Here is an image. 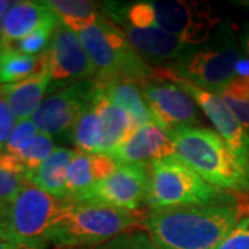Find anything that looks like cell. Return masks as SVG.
Wrapping results in <instances>:
<instances>
[{"label":"cell","instance_id":"cell-2","mask_svg":"<svg viewBox=\"0 0 249 249\" xmlns=\"http://www.w3.org/2000/svg\"><path fill=\"white\" fill-rule=\"evenodd\" d=\"M100 9L118 27L158 28L176 36L187 46L205 42L211 36L214 25L220 21L213 7L204 1H106L100 4Z\"/></svg>","mask_w":249,"mask_h":249},{"label":"cell","instance_id":"cell-34","mask_svg":"<svg viewBox=\"0 0 249 249\" xmlns=\"http://www.w3.org/2000/svg\"><path fill=\"white\" fill-rule=\"evenodd\" d=\"M235 73L240 78H249V57L242 55L235 67Z\"/></svg>","mask_w":249,"mask_h":249},{"label":"cell","instance_id":"cell-6","mask_svg":"<svg viewBox=\"0 0 249 249\" xmlns=\"http://www.w3.org/2000/svg\"><path fill=\"white\" fill-rule=\"evenodd\" d=\"M67 204L28 183L16 198L0 204V227L27 249H46Z\"/></svg>","mask_w":249,"mask_h":249},{"label":"cell","instance_id":"cell-1","mask_svg":"<svg viewBox=\"0 0 249 249\" xmlns=\"http://www.w3.org/2000/svg\"><path fill=\"white\" fill-rule=\"evenodd\" d=\"M242 216V202L186 205L150 211L144 227L162 249H216Z\"/></svg>","mask_w":249,"mask_h":249},{"label":"cell","instance_id":"cell-5","mask_svg":"<svg viewBox=\"0 0 249 249\" xmlns=\"http://www.w3.org/2000/svg\"><path fill=\"white\" fill-rule=\"evenodd\" d=\"M230 198L231 196L209 184L176 154L148 163L145 204L150 211L214 204Z\"/></svg>","mask_w":249,"mask_h":249},{"label":"cell","instance_id":"cell-9","mask_svg":"<svg viewBox=\"0 0 249 249\" xmlns=\"http://www.w3.org/2000/svg\"><path fill=\"white\" fill-rule=\"evenodd\" d=\"M244 54L234 45L206 47L190 52L173 67H168L178 78L205 90L220 94L237 73L235 67Z\"/></svg>","mask_w":249,"mask_h":249},{"label":"cell","instance_id":"cell-13","mask_svg":"<svg viewBox=\"0 0 249 249\" xmlns=\"http://www.w3.org/2000/svg\"><path fill=\"white\" fill-rule=\"evenodd\" d=\"M140 88L152 119L169 136L187 127H196V101L178 85L152 76Z\"/></svg>","mask_w":249,"mask_h":249},{"label":"cell","instance_id":"cell-28","mask_svg":"<svg viewBox=\"0 0 249 249\" xmlns=\"http://www.w3.org/2000/svg\"><path fill=\"white\" fill-rule=\"evenodd\" d=\"M94 249H162L155 244L148 234L142 231H130L121 234Z\"/></svg>","mask_w":249,"mask_h":249},{"label":"cell","instance_id":"cell-7","mask_svg":"<svg viewBox=\"0 0 249 249\" xmlns=\"http://www.w3.org/2000/svg\"><path fill=\"white\" fill-rule=\"evenodd\" d=\"M91 62L97 68V79L124 76L140 86L152 78L154 68L140 57L121 28L106 16L93 27L78 34Z\"/></svg>","mask_w":249,"mask_h":249},{"label":"cell","instance_id":"cell-20","mask_svg":"<svg viewBox=\"0 0 249 249\" xmlns=\"http://www.w3.org/2000/svg\"><path fill=\"white\" fill-rule=\"evenodd\" d=\"M98 89L101 90L115 106L126 111L134 121L137 129L142 124L154 121L147 103L142 96L140 85L133 79L124 76H112L106 79H97Z\"/></svg>","mask_w":249,"mask_h":249},{"label":"cell","instance_id":"cell-33","mask_svg":"<svg viewBox=\"0 0 249 249\" xmlns=\"http://www.w3.org/2000/svg\"><path fill=\"white\" fill-rule=\"evenodd\" d=\"M0 249H27L14 240L3 227H0Z\"/></svg>","mask_w":249,"mask_h":249},{"label":"cell","instance_id":"cell-29","mask_svg":"<svg viewBox=\"0 0 249 249\" xmlns=\"http://www.w3.org/2000/svg\"><path fill=\"white\" fill-rule=\"evenodd\" d=\"M244 216L216 249H249V202L242 204Z\"/></svg>","mask_w":249,"mask_h":249},{"label":"cell","instance_id":"cell-19","mask_svg":"<svg viewBox=\"0 0 249 249\" xmlns=\"http://www.w3.org/2000/svg\"><path fill=\"white\" fill-rule=\"evenodd\" d=\"M97 85V83H96ZM93 104L97 109L101 127H103V152L104 155H111L122 142L137 129L134 121L122 108L115 106L109 98L96 89Z\"/></svg>","mask_w":249,"mask_h":249},{"label":"cell","instance_id":"cell-15","mask_svg":"<svg viewBox=\"0 0 249 249\" xmlns=\"http://www.w3.org/2000/svg\"><path fill=\"white\" fill-rule=\"evenodd\" d=\"M60 24L57 16L47 1H13L3 21V34L0 45H13L27 37L39 28Z\"/></svg>","mask_w":249,"mask_h":249},{"label":"cell","instance_id":"cell-18","mask_svg":"<svg viewBox=\"0 0 249 249\" xmlns=\"http://www.w3.org/2000/svg\"><path fill=\"white\" fill-rule=\"evenodd\" d=\"M40 58L42 67L32 76L18 83L1 86V93L7 100L17 121L32 119L31 116H34L37 111L39 106L45 100L46 91L52 85V76L42 54Z\"/></svg>","mask_w":249,"mask_h":249},{"label":"cell","instance_id":"cell-36","mask_svg":"<svg viewBox=\"0 0 249 249\" xmlns=\"http://www.w3.org/2000/svg\"><path fill=\"white\" fill-rule=\"evenodd\" d=\"M241 45H242V49L244 52L247 53V55L249 57V25L245 27L242 35H241Z\"/></svg>","mask_w":249,"mask_h":249},{"label":"cell","instance_id":"cell-3","mask_svg":"<svg viewBox=\"0 0 249 249\" xmlns=\"http://www.w3.org/2000/svg\"><path fill=\"white\" fill-rule=\"evenodd\" d=\"M147 212L103 205L68 202L50 232L49 244L58 249L98 247L145 222Z\"/></svg>","mask_w":249,"mask_h":249},{"label":"cell","instance_id":"cell-12","mask_svg":"<svg viewBox=\"0 0 249 249\" xmlns=\"http://www.w3.org/2000/svg\"><path fill=\"white\" fill-rule=\"evenodd\" d=\"M42 55L52 76V90L93 79L97 75V68L80 43L78 34L62 24L54 29L52 43Z\"/></svg>","mask_w":249,"mask_h":249},{"label":"cell","instance_id":"cell-27","mask_svg":"<svg viewBox=\"0 0 249 249\" xmlns=\"http://www.w3.org/2000/svg\"><path fill=\"white\" fill-rule=\"evenodd\" d=\"M55 28L57 27H53V25L39 28L37 31L32 32L31 35L13 43L11 46L17 49L18 52L28 54V55H40L42 53H45L52 43V37H53Z\"/></svg>","mask_w":249,"mask_h":249},{"label":"cell","instance_id":"cell-4","mask_svg":"<svg viewBox=\"0 0 249 249\" xmlns=\"http://www.w3.org/2000/svg\"><path fill=\"white\" fill-rule=\"evenodd\" d=\"M170 137L176 155L209 184L219 190L249 193V170L217 132L205 127H187Z\"/></svg>","mask_w":249,"mask_h":249},{"label":"cell","instance_id":"cell-10","mask_svg":"<svg viewBox=\"0 0 249 249\" xmlns=\"http://www.w3.org/2000/svg\"><path fill=\"white\" fill-rule=\"evenodd\" d=\"M96 89L97 85L93 78L50 93L32 116L37 130L52 137L71 132L79 116L90 106Z\"/></svg>","mask_w":249,"mask_h":249},{"label":"cell","instance_id":"cell-16","mask_svg":"<svg viewBox=\"0 0 249 249\" xmlns=\"http://www.w3.org/2000/svg\"><path fill=\"white\" fill-rule=\"evenodd\" d=\"M109 155L75 151L65 180V201L75 202L88 190L118 169Z\"/></svg>","mask_w":249,"mask_h":249},{"label":"cell","instance_id":"cell-24","mask_svg":"<svg viewBox=\"0 0 249 249\" xmlns=\"http://www.w3.org/2000/svg\"><path fill=\"white\" fill-rule=\"evenodd\" d=\"M71 140L76 150L86 154L103 152V127L93 100L79 116L71 130Z\"/></svg>","mask_w":249,"mask_h":249},{"label":"cell","instance_id":"cell-14","mask_svg":"<svg viewBox=\"0 0 249 249\" xmlns=\"http://www.w3.org/2000/svg\"><path fill=\"white\" fill-rule=\"evenodd\" d=\"M173 140L155 121L136 129L109 157L118 165L151 163L152 160L175 155Z\"/></svg>","mask_w":249,"mask_h":249},{"label":"cell","instance_id":"cell-17","mask_svg":"<svg viewBox=\"0 0 249 249\" xmlns=\"http://www.w3.org/2000/svg\"><path fill=\"white\" fill-rule=\"evenodd\" d=\"M121 29L137 53L144 54L151 61H176L190 54L191 46L184 45L176 36L158 28H134L121 25Z\"/></svg>","mask_w":249,"mask_h":249},{"label":"cell","instance_id":"cell-35","mask_svg":"<svg viewBox=\"0 0 249 249\" xmlns=\"http://www.w3.org/2000/svg\"><path fill=\"white\" fill-rule=\"evenodd\" d=\"M11 4H13V1L0 0V43H1V34H3V21H4V17L11 7Z\"/></svg>","mask_w":249,"mask_h":249},{"label":"cell","instance_id":"cell-31","mask_svg":"<svg viewBox=\"0 0 249 249\" xmlns=\"http://www.w3.org/2000/svg\"><path fill=\"white\" fill-rule=\"evenodd\" d=\"M17 118L13 114L11 108L3 93L0 91V151L4 150L13 129L17 124Z\"/></svg>","mask_w":249,"mask_h":249},{"label":"cell","instance_id":"cell-22","mask_svg":"<svg viewBox=\"0 0 249 249\" xmlns=\"http://www.w3.org/2000/svg\"><path fill=\"white\" fill-rule=\"evenodd\" d=\"M47 4L57 16L60 24L79 34L93 27L101 16L100 4L86 0H49Z\"/></svg>","mask_w":249,"mask_h":249},{"label":"cell","instance_id":"cell-32","mask_svg":"<svg viewBox=\"0 0 249 249\" xmlns=\"http://www.w3.org/2000/svg\"><path fill=\"white\" fill-rule=\"evenodd\" d=\"M224 103L231 109L234 116L238 119L242 127L249 133V97L248 98H234L220 96Z\"/></svg>","mask_w":249,"mask_h":249},{"label":"cell","instance_id":"cell-8","mask_svg":"<svg viewBox=\"0 0 249 249\" xmlns=\"http://www.w3.org/2000/svg\"><path fill=\"white\" fill-rule=\"evenodd\" d=\"M152 76L172 82L188 93L204 111L205 115L209 118V121L214 124L217 133L220 134V137L230 147L234 155L249 170V133L242 127V124L234 116L231 109L217 93L205 90L178 78L168 67L154 68Z\"/></svg>","mask_w":249,"mask_h":249},{"label":"cell","instance_id":"cell-26","mask_svg":"<svg viewBox=\"0 0 249 249\" xmlns=\"http://www.w3.org/2000/svg\"><path fill=\"white\" fill-rule=\"evenodd\" d=\"M54 150H55V145H54L53 137L42 132H37L32 139H29L24 144V147L14 157L25 168L28 178V173L39 168L53 154Z\"/></svg>","mask_w":249,"mask_h":249},{"label":"cell","instance_id":"cell-30","mask_svg":"<svg viewBox=\"0 0 249 249\" xmlns=\"http://www.w3.org/2000/svg\"><path fill=\"white\" fill-rule=\"evenodd\" d=\"M37 127L34 124L32 119H25V121H18L16 127L10 134L9 142L6 144L4 150L1 152H6L10 155H17L18 151L24 147V144L32 139L37 133Z\"/></svg>","mask_w":249,"mask_h":249},{"label":"cell","instance_id":"cell-23","mask_svg":"<svg viewBox=\"0 0 249 249\" xmlns=\"http://www.w3.org/2000/svg\"><path fill=\"white\" fill-rule=\"evenodd\" d=\"M40 55H28L11 45H0V83L13 85L27 79L40 70Z\"/></svg>","mask_w":249,"mask_h":249},{"label":"cell","instance_id":"cell-25","mask_svg":"<svg viewBox=\"0 0 249 249\" xmlns=\"http://www.w3.org/2000/svg\"><path fill=\"white\" fill-rule=\"evenodd\" d=\"M27 170L22 163L6 152H0V204L9 202L27 186Z\"/></svg>","mask_w":249,"mask_h":249},{"label":"cell","instance_id":"cell-38","mask_svg":"<svg viewBox=\"0 0 249 249\" xmlns=\"http://www.w3.org/2000/svg\"><path fill=\"white\" fill-rule=\"evenodd\" d=\"M0 91H1V86H0Z\"/></svg>","mask_w":249,"mask_h":249},{"label":"cell","instance_id":"cell-37","mask_svg":"<svg viewBox=\"0 0 249 249\" xmlns=\"http://www.w3.org/2000/svg\"><path fill=\"white\" fill-rule=\"evenodd\" d=\"M235 4H240L242 7L249 10V0H238V1H235Z\"/></svg>","mask_w":249,"mask_h":249},{"label":"cell","instance_id":"cell-39","mask_svg":"<svg viewBox=\"0 0 249 249\" xmlns=\"http://www.w3.org/2000/svg\"><path fill=\"white\" fill-rule=\"evenodd\" d=\"M0 152H1V151H0Z\"/></svg>","mask_w":249,"mask_h":249},{"label":"cell","instance_id":"cell-11","mask_svg":"<svg viewBox=\"0 0 249 249\" xmlns=\"http://www.w3.org/2000/svg\"><path fill=\"white\" fill-rule=\"evenodd\" d=\"M148 163L119 165L118 169L88 190L75 202L103 205L124 211H139L145 202Z\"/></svg>","mask_w":249,"mask_h":249},{"label":"cell","instance_id":"cell-21","mask_svg":"<svg viewBox=\"0 0 249 249\" xmlns=\"http://www.w3.org/2000/svg\"><path fill=\"white\" fill-rule=\"evenodd\" d=\"M75 151L68 148H55L47 160L28 173V181L45 193L65 201V180Z\"/></svg>","mask_w":249,"mask_h":249}]
</instances>
